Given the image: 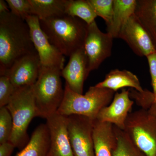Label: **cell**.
<instances>
[{"label": "cell", "instance_id": "6da1fadb", "mask_svg": "<svg viewBox=\"0 0 156 156\" xmlns=\"http://www.w3.org/2000/svg\"><path fill=\"white\" fill-rule=\"evenodd\" d=\"M35 50L25 20L10 11L0 13V76L17 59Z\"/></svg>", "mask_w": 156, "mask_h": 156}, {"label": "cell", "instance_id": "7a4b0ae2", "mask_svg": "<svg viewBox=\"0 0 156 156\" xmlns=\"http://www.w3.org/2000/svg\"><path fill=\"white\" fill-rule=\"evenodd\" d=\"M40 24L50 43L64 56L83 47L87 24L80 18L66 14L40 20Z\"/></svg>", "mask_w": 156, "mask_h": 156}, {"label": "cell", "instance_id": "3957f363", "mask_svg": "<svg viewBox=\"0 0 156 156\" xmlns=\"http://www.w3.org/2000/svg\"><path fill=\"white\" fill-rule=\"evenodd\" d=\"M115 92L106 88L90 87L85 95L78 94L66 84L63 99L56 112L65 116H84L95 120L101 110L108 106Z\"/></svg>", "mask_w": 156, "mask_h": 156}, {"label": "cell", "instance_id": "277c9868", "mask_svg": "<svg viewBox=\"0 0 156 156\" xmlns=\"http://www.w3.org/2000/svg\"><path fill=\"white\" fill-rule=\"evenodd\" d=\"M13 123L9 142L15 147L23 148L29 140L27 128L31 121L38 117L33 86L15 89L8 105Z\"/></svg>", "mask_w": 156, "mask_h": 156}, {"label": "cell", "instance_id": "5b68a950", "mask_svg": "<svg viewBox=\"0 0 156 156\" xmlns=\"http://www.w3.org/2000/svg\"><path fill=\"white\" fill-rule=\"evenodd\" d=\"M61 69L41 66L33 90L39 117L47 119L56 112L64 96Z\"/></svg>", "mask_w": 156, "mask_h": 156}, {"label": "cell", "instance_id": "8992f818", "mask_svg": "<svg viewBox=\"0 0 156 156\" xmlns=\"http://www.w3.org/2000/svg\"><path fill=\"white\" fill-rule=\"evenodd\" d=\"M146 156H156V103L130 113L124 130Z\"/></svg>", "mask_w": 156, "mask_h": 156}, {"label": "cell", "instance_id": "52a82bcc", "mask_svg": "<svg viewBox=\"0 0 156 156\" xmlns=\"http://www.w3.org/2000/svg\"><path fill=\"white\" fill-rule=\"evenodd\" d=\"M67 117V129L74 156H95L93 131L94 121L79 115Z\"/></svg>", "mask_w": 156, "mask_h": 156}, {"label": "cell", "instance_id": "ba28073f", "mask_svg": "<svg viewBox=\"0 0 156 156\" xmlns=\"http://www.w3.org/2000/svg\"><path fill=\"white\" fill-rule=\"evenodd\" d=\"M113 39L110 34L100 30L96 21L87 24L83 48L89 71L98 69L106 58L111 56Z\"/></svg>", "mask_w": 156, "mask_h": 156}, {"label": "cell", "instance_id": "9c48e42d", "mask_svg": "<svg viewBox=\"0 0 156 156\" xmlns=\"http://www.w3.org/2000/svg\"><path fill=\"white\" fill-rule=\"evenodd\" d=\"M25 21L30 30L33 43L42 66L63 69L65 61L64 56L50 43L41 28L38 17L34 15H30Z\"/></svg>", "mask_w": 156, "mask_h": 156}, {"label": "cell", "instance_id": "30bf717a", "mask_svg": "<svg viewBox=\"0 0 156 156\" xmlns=\"http://www.w3.org/2000/svg\"><path fill=\"white\" fill-rule=\"evenodd\" d=\"M41 66L35 50L14 62L4 76L9 78L15 89L33 86L38 77Z\"/></svg>", "mask_w": 156, "mask_h": 156}, {"label": "cell", "instance_id": "8fae6325", "mask_svg": "<svg viewBox=\"0 0 156 156\" xmlns=\"http://www.w3.org/2000/svg\"><path fill=\"white\" fill-rule=\"evenodd\" d=\"M118 38L125 41L133 52L140 57H146L156 51L150 38L135 14L123 26Z\"/></svg>", "mask_w": 156, "mask_h": 156}, {"label": "cell", "instance_id": "7c38bea8", "mask_svg": "<svg viewBox=\"0 0 156 156\" xmlns=\"http://www.w3.org/2000/svg\"><path fill=\"white\" fill-rule=\"evenodd\" d=\"M46 119L50 135V156H74L68 132L67 117L56 112Z\"/></svg>", "mask_w": 156, "mask_h": 156}, {"label": "cell", "instance_id": "4fadbf2b", "mask_svg": "<svg viewBox=\"0 0 156 156\" xmlns=\"http://www.w3.org/2000/svg\"><path fill=\"white\" fill-rule=\"evenodd\" d=\"M88 59L83 47L69 56L67 65L61 71V76L69 89L78 94H83L84 82L89 75Z\"/></svg>", "mask_w": 156, "mask_h": 156}, {"label": "cell", "instance_id": "5bb4252c", "mask_svg": "<svg viewBox=\"0 0 156 156\" xmlns=\"http://www.w3.org/2000/svg\"><path fill=\"white\" fill-rule=\"evenodd\" d=\"M130 98L129 90L122 89L120 93L116 92L110 105L101 110L96 120L111 123L124 130L126 119L134 104Z\"/></svg>", "mask_w": 156, "mask_h": 156}, {"label": "cell", "instance_id": "9a60e30c", "mask_svg": "<svg viewBox=\"0 0 156 156\" xmlns=\"http://www.w3.org/2000/svg\"><path fill=\"white\" fill-rule=\"evenodd\" d=\"M95 156H112L116 140L111 123L95 119L93 131Z\"/></svg>", "mask_w": 156, "mask_h": 156}, {"label": "cell", "instance_id": "2e32d148", "mask_svg": "<svg viewBox=\"0 0 156 156\" xmlns=\"http://www.w3.org/2000/svg\"><path fill=\"white\" fill-rule=\"evenodd\" d=\"M95 86L111 89L115 92L126 87H130L140 92H143L144 90L136 76L127 70H112L106 75L103 81Z\"/></svg>", "mask_w": 156, "mask_h": 156}, {"label": "cell", "instance_id": "e0dca14e", "mask_svg": "<svg viewBox=\"0 0 156 156\" xmlns=\"http://www.w3.org/2000/svg\"><path fill=\"white\" fill-rule=\"evenodd\" d=\"M50 135L46 124H41L33 132L27 144L15 156H50Z\"/></svg>", "mask_w": 156, "mask_h": 156}, {"label": "cell", "instance_id": "ac0fdd59", "mask_svg": "<svg viewBox=\"0 0 156 156\" xmlns=\"http://www.w3.org/2000/svg\"><path fill=\"white\" fill-rule=\"evenodd\" d=\"M136 3V0H113L112 18L107 31L114 38H118L123 26L134 14Z\"/></svg>", "mask_w": 156, "mask_h": 156}, {"label": "cell", "instance_id": "d6986e66", "mask_svg": "<svg viewBox=\"0 0 156 156\" xmlns=\"http://www.w3.org/2000/svg\"><path fill=\"white\" fill-rule=\"evenodd\" d=\"M134 14L156 50V0H138Z\"/></svg>", "mask_w": 156, "mask_h": 156}, {"label": "cell", "instance_id": "ffe728a7", "mask_svg": "<svg viewBox=\"0 0 156 156\" xmlns=\"http://www.w3.org/2000/svg\"><path fill=\"white\" fill-rule=\"evenodd\" d=\"M32 15L40 20L60 17L66 14V0H29Z\"/></svg>", "mask_w": 156, "mask_h": 156}, {"label": "cell", "instance_id": "44dd1931", "mask_svg": "<svg viewBox=\"0 0 156 156\" xmlns=\"http://www.w3.org/2000/svg\"><path fill=\"white\" fill-rule=\"evenodd\" d=\"M114 130L116 142L112 156H146L124 130L115 126Z\"/></svg>", "mask_w": 156, "mask_h": 156}, {"label": "cell", "instance_id": "7402d4cb", "mask_svg": "<svg viewBox=\"0 0 156 156\" xmlns=\"http://www.w3.org/2000/svg\"><path fill=\"white\" fill-rule=\"evenodd\" d=\"M66 14L80 18L87 24L95 21L97 17L88 0H66Z\"/></svg>", "mask_w": 156, "mask_h": 156}, {"label": "cell", "instance_id": "603a6c76", "mask_svg": "<svg viewBox=\"0 0 156 156\" xmlns=\"http://www.w3.org/2000/svg\"><path fill=\"white\" fill-rule=\"evenodd\" d=\"M97 16L105 21L107 27L112 22L113 12V0H88Z\"/></svg>", "mask_w": 156, "mask_h": 156}, {"label": "cell", "instance_id": "cb8c5ba5", "mask_svg": "<svg viewBox=\"0 0 156 156\" xmlns=\"http://www.w3.org/2000/svg\"><path fill=\"white\" fill-rule=\"evenodd\" d=\"M13 129V120L7 107L0 108V144L9 142Z\"/></svg>", "mask_w": 156, "mask_h": 156}, {"label": "cell", "instance_id": "d4e9b609", "mask_svg": "<svg viewBox=\"0 0 156 156\" xmlns=\"http://www.w3.org/2000/svg\"><path fill=\"white\" fill-rule=\"evenodd\" d=\"M6 2L11 13L23 20L32 15L29 0H6Z\"/></svg>", "mask_w": 156, "mask_h": 156}, {"label": "cell", "instance_id": "484cf974", "mask_svg": "<svg viewBox=\"0 0 156 156\" xmlns=\"http://www.w3.org/2000/svg\"><path fill=\"white\" fill-rule=\"evenodd\" d=\"M15 89L6 76L0 77V108L7 106Z\"/></svg>", "mask_w": 156, "mask_h": 156}, {"label": "cell", "instance_id": "4316f807", "mask_svg": "<svg viewBox=\"0 0 156 156\" xmlns=\"http://www.w3.org/2000/svg\"><path fill=\"white\" fill-rule=\"evenodd\" d=\"M146 58L149 66L153 92L154 95V102H156V51L148 55Z\"/></svg>", "mask_w": 156, "mask_h": 156}, {"label": "cell", "instance_id": "83f0119b", "mask_svg": "<svg viewBox=\"0 0 156 156\" xmlns=\"http://www.w3.org/2000/svg\"><path fill=\"white\" fill-rule=\"evenodd\" d=\"M15 147L10 142L0 144V156H11Z\"/></svg>", "mask_w": 156, "mask_h": 156}, {"label": "cell", "instance_id": "f1b7e54d", "mask_svg": "<svg viewBox=\"0 0 156 156\" xmlns=\"http://www.w3.org/2000/svg\"><path fill=\"white\" fill-rule=\"evenodd\" d=\"M8 7H9L6 1L0 0V13L10 11Z\"/></svg>", "mask_w": 156, "mask_h": 156}]
</instances>
